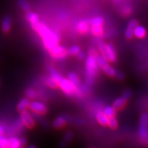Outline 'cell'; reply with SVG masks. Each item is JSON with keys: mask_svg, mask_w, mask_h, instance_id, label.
I'll list each match as a JSON object with an SVG mask.
<instances>
[{"mask_svg": "<svg viewBox=\"0 0 148 148\" xmlns=\"http://www.w3.org/2000/svg\"><path fill=\"white\" fill-rule=\"evenodd\" d=\"M36 32H38L42 37L44 45L47 49L51 50L56 46L58 45L59 42L58 36L55 32L50 30L45 24L40 23Z\"/></svg>", "mask_w": 148, "mask_h": 148, "instance_id": "6da1fadb", "label": "cell"}, {"mask_svg": "<svg viewBox=\"0 0 148 148\" xmlns=\"http://www.w3.org/2000/svg\"><path fill=\"white\" fill-rule=\"evenodd\" d=\"M99 69L95 56L89 54L85 62V79L86 84L92 85L94 82L95 74Z\"/></svg>", "mask_w": 148, "mask_h": 148, "instance_id": "7a4b0ae2", "label": "cell"}, {"mask_svg": "<svg viewBox=\"0 0 148 148\" xmlns=\"http://www.w3.org/2000/svg\"><path fill=\"white\" fill-rule=\"evenodd\" d=\"M58 86L66 95L69 96L75 95L77 96V97H82L83 94L79 87L74 86L68 79V78L66 79L62 77L58 82Z\"/></svg>", "mask_w": 148, "mask_h": 148, "instance_id": "3957f363", "label": "cell"}, {"mask_svg": "<svg viewBox=\"0 0 148 148\" xmlns=\"http://www.w3.org/2000/svg\"><path fill=\"white\" fill-rule=\"evenodd\" d=\"M98 47L101 54L106 57L108 61L111 62H115L116 52L112 44H106L103 42H99L98 43Z\"/></svg>", "mask_w": 148, "mask_h": 148, "instance_id": "277c9868", "label": "cell"}, {"mask_svg": "<svg viewBox=\"0 0 148 148\" xmlns=\"http://www.w3.org/2000/svg\"><path fill=\"white\" fill-rule=\"evenodd\" d=\"M138 134L143 139H146L148 137V115L147 114H142L140 119Z\"/></svg>", "mask_w": 148, "mask_h": 148, "instance_id": "5b68a950", "label": "cell"}, {"mask_svg": "<svg viewBox=\"0 0 148 148\" xmlns=\"http://www.w3.org/2000/svg\"><path fill=\"white\" fill-rule=\"evenodd\" d=\"M29 108L33 113L36 115L45 114L47 112V106L44 103L39 101H33L30 102Z\"/></svg>", "mask_w": 148, "mask_h": 148, "instance_id": "8992f818", "label": "cell"}, {"mask_svg": "<svg viewBox=\"0 0 148 148\" xmlns=\"http://www.w3.org/2000/svg\"><path fill=\"white\" fill-rule=\"evenodd\" d=\"M49 51L52 58L57 60H63L67 55V51L62 46L57 45Z\"/></svg>", "mask_w": 148, "mask_h": 148, "instance_id": "52a82bcc", "label": "cell"}, {"mask_svg": "<svg viewBox=\"0 0 148 148\" xmlns=\"http://www.w3.org/2000/svg\"><path fill=\"white\" fill-rule=\"evenodd\" d=\"M20 119L21 120L22 123H23V125L27 128H33L35 125V121L32 116L29 112L27 110L23 111L21 112V116H20Z\"/></svg>", "mask_w": 148, "mask_h": 148, "instance_id": "ba28073f", "label": "cell"}, {"mask_svg": "<svg viewBox=\"0 0 148 148\" xmlns=\"http://www.w3.org/2000/svg\"><path fill=\"white\" fill-rule=\"evenodd\" d=\"M25 16H26V19L27 20V21L29 22L31 26H32V29H34L35 31H36L38 27V25L40 24L38 16L35 12L28 11V12H27Z\"/></svg>", "mask_w": 148, "mask_h": 148, "instance_id": "9c48e42d", "label": "cell"}, {"mask_svg": "<svg viewBox=\"0 0 148 148\" xmlns=\"http://www.w3.org/2000/svg\"><path fill=\"white\" fill-rule=\"evenodd\" d=\"M136 25H137V21L136 20H132L131 21H130L125 33V36L127 39L132 38L133 35H134V29Z\"/></svg>", "mask_w": 148, "mask_h": 148, "instance_id": "30bf717a", "label": "cell"}, {"mask_svg": "<svg viewBox=\"0 0 148 148\" xmlns=\"http://www.w3.org/2000/svg\"><path fill=\"white\" fill-rule=\"evenodd\" d=\"M29 103H30V101H29V99L28 98H22L21 100L18 102L17 106H16V108H17V110L19 111L20 112H23V111L26 110L27 109L29 108Z\"/></svg>", "mask_w": 148, "mask_h": 148, "instance_id": "8fae6325", "label": "cell"}, {"mask_svg": "<svg viewBox=\"0 0 148 148\" xmlns=\"http://www.w3.org/2000/svg\"><path fill=\"white\" fill-rule=\"evenodd\" d=\"M11 29V19L8 16H4L1 21V29L3 32L7 33Z\"/></svg>", "mask_w": 148, "mask_h": 148, "instance_id": "7c38bea8", "label": "cell"}, {"mask_svg": "<svg viewBox=\"0 0 148 148\" xmlns=\"http://www.w3.org/2000/svg\"><path fill=\"white\" fill-rule=\"evenodd\" d=\"M96 119L98 123L102 125H108V117L103 113L102 111H98L96 114Z\"/></svg>", "mask_w": 148, "mask_h": 148, "instance_id": "4fadbf2b", "label": "cell"}, {"mask_svg": "<svg viewBox=\"0 0 148 148\" xmlns=\"http://www.w3.org/2000/svg\"><path fill=\"white\" fill-rule=\"evenodd\" d=\"M66 122V121L64 116H59L53 121V127L57 129L61 128L65 125Z\"/></svg>", "mask_w": 148, "mask_h": 148, "instance_id": "5bb4252c", "label": "cell"}, {"mask_svg": "<svg viewBox=\"0 0 148 148\" xmlns=\"http://www.w3.org/2000/svg\"><path fill=\"white\" fill-rule=\"evenodd\" d=\"M146 34V30L145 27L141 25H137L134 29V35L138 38H142L145 37Z\"/></svg>", "mask_w": 148, "mask_h": 148, "instance_id": "9a60e30c", "label": "cell"}, {"mask_svg": "<svg viewBox=\"0 0 148 148\" xmlns=\"http://www.w3.org/2000/svg\"><path fill=\"white\" fill-rule=\"evenodd\" d=\"M77 29L79 33L85 34L88 32V23L87 21L83 20V21H79L77 25Z\"/></svg>", "mask_w": 148, "mask_h": 148, "instance_id": "2e32d148", "label": "cell"}, {"mask_svg": "<svg viewBox=\"0 0 148 148\" xmlns=\"http://www.w3.org/2000/svg\"><path fill=\"white\" fill-rule=\"evenodd\" d=\"M68 79L73 84L74 86L78 87L80 84V82H79V79L77 75L74 72H71L68 75Z\"/></svg>", "mask_w": 148, "mask_h": 148, "instance_id": "e0dca14e", "label": "cell"}, {"mask_svg": "<svg viewBox=\"0 0 148 148\" xmlns=\"http://www.w3.org/2000/svg\"><path fill=\"white\" fill-rule=\"evenodd\" d=\"M9 147L11 148H18L21 147L20 139L15 136H12L8 138Z\"/></svg>", "mask_w": 148, "mask_h": 148, "instance_id": "ac0fdd59", "label": "cell"}, {"mask_svg": "<svg viewBox=\"0 0 148 148\" xmlns=\"http://www.w3.org/2000/svg\"><path fill=\"white\" fill-rule=\"evenodd\" d=\"M103 113L106 115L108 117H112V116H114L115 115L116 113V109L114 108L113 106H105L104 108H103L102 110Z\"/></svg>", "mask_w": 148, "mask_h": 148, "instance_id": "d6986e66", "label": "cell"}, {"mask_svg": "<svg viewBox=\"0 0 148 148\" xmlns=\"http://www.w3.org/2000/svg\"><path fill=\"white\" fill-rule=\"evenodd\" d=\"M95 58H96V60H97V64L99 66H100L101 68H102L103 66H106V64H108V60L106 58V57L104 56L101 54H97L95 56Z\"/></svg>", "mask_w": 148, "mask_h": 148, "instance_id": "ffe728a7", "label": "cell"}, {"mask_svg": "<svg viewBox=\"0 0 148 148\" xmlns=\"http://www.w3.org/2000/svg\"><path fill=\"white\" fill-rule=\"evenodd\" d=\"M125 102H126V101H125L122 97H118L117 99H116L114 101L113 106H113L116 110H119V109H121L125 106Z\"/></svg>", "mask_w": 148, "mask_h": 148, "instance_id": "44dd1931", "label": "cell"}, {"mask_svg": "<svg viewBox=\"0 0 148 148\" xmlns=\"http://www.w3.org/2000/svg\"><path fill=\"white\" fill-rule=\"evenodd\" d=\"M45 84L51 88H57L58 86V81H56L55 79H53L52 77L50 76V75L45 77Z\"/></svg>", "mask_w": 148, "mask_h": 148, "instance_id": "7402d4cb", "label": "cell"}, {"mask_svg": "<svg viewBox=\"0 0 148 148\" xmlns=\"http://www.w3.org/2000/svg\"><path fill=\"white\" fill-rule=\"evenodd\" d=\"M101 69L103 70V72H104L107 75H108V76L110 77H114V75H115V70H114L112 66L109 65L108 64H106V66H103V67L101 68Z\"/></svg>", "mask_w": 148, "mask_h": 148, "instance_id": "603a6c76", "label": "cell"}, {"mask_svg": "<svg viewBox=\"0 0 148 148\" xmlns=\"http://www.w3.org/2000/svg\"><path fill=\"white\" fill-rule=\"evenodd\" d=\"M25 96L26 97L28 98V99H36V98L38 97V92H37L36 90L33 88H27L26 90H25Z\"/></svg>", "mask_w": 148, "mask_h": 148, "instance_id": "cb8c5ba5", "label": "cell"}, {"mask_svg": "<svg viewBox=\"0 0 148 148\" xmlns=\"http://www.w3.org/2000/svg\"><path fill=\"white\" fill-rule=\"evenodd\" d=\"M49 75H50V76L52 77L53 79H55L56 80L58 81V82H59V80L62 78V76H61L60 74L58 72L54 69V68L51 67V66H50V67L49 68Z\"/></svg>", "mask_w": 148, "mask_h": 148, "instance_id": "d4e9b609", "label": "cell"}, {"mask_svg": "<svg viewBox=\"0 0 148 148\" xmlns=\"http://www.w3.org/2000/svg\"><path fill=\"white\" fill-rule=\"evenodd\" d=\"M18 3L20 5V7L26 12H28V11H30V5L27 2V0H18Z\"/></svg>", "mask_w": 148, "mask_h": 148, "instance_id": "484cf974", "label": "cell"}, {"mask_svg": "<svg viewBox=\"0 0 148 148\" xmlns=\"http://www.w3.org/2000/svg\"><path fill=\"white\" fill-rule=\"evenodd\" d=\"M103 29L101 25H97V26H92L91 33L95 36H99L103 34Z\"/></svg>", "mask_w": 148, "mask_h": 148, "instance_id": "4316f807", "label": "cell"}, {"mask_svg": "<svg viewBox=\"0 0 148 148\" xmlns=\"http://www.w3.org/2000/svg\"><path fill=\"white\" fill-rule=\"evenodd\" d=\"M103 23V19L101 16H96V17L92 18L90 21V24L92 26H97V25H102Z\"/></svg>", "mask_w": 148, "mask_h": 148, "instance_id": "83f0119b", "label": "cell"}, {"mask_svg": "<svg viewBox=\"0 0 148 148\" xmlns=\"http://www.w3.org/2000/svg\"><path fill=\"white\" fill-rule=\"evenodd\" d=\"M9 147L8 138L3 136V134H0V148Z\"/></svg>", "mask_w": 148, "mask_h": 148, "instance_id": "f1b7e54d", "label": "cell"}, {"mask_svg": "<svg viewBox=\"0 0 148 148\" xmlns=\"http://www.w3.org/2000/svg\"><path fill=\"white\" fill-rule=\"evenodd\" d=\"M80 51L78 46L77 45H73L69 48L67 50V54L71 55V56H75L77 55V53Z\"/></svg>", "mask_w": 148, "mask_h": 148, "instance_id": "f546056e", "label": "cell"}, {"mask_svg": "<svg viewBox=\"0 0 148 148\" xmlns=\"http://www.w3.org/2000/svg\"><path fill=\"white\" fill-rule=\"evenodd\" d=\"M108 126L112 129H115L117 127V121L116 119L114 116L108 118Z\"/></svg>", "mask_w": 148, "mask_h": 148, "instance_id": "4dcf8cb0", "label": "cell"}, {"mask_svg": "<svg viewBox=\"0 0 148 148\" xmlns=\"http://www.w3.org/2000/svg\"><path fill=\"white\" fill-rule=\"evenodd\" d=\"M71 137H72V134L71 132H67L66 134L64 135V138H63V140H62V143H69V142L70 141V140L71 139Z\"/></svg>", "mask_w": 148, "mask_h": 148, "instance_id": "1f68e13d", "label": "cell"}, {"mask_svg": "<svg viewBox=\"0 0 148 148\" xmlns=\"http://www.w3.org/2000/svg\"><path fill=\"white\" fill-rule=\"evenodd\" d=\"M131 95H132V92H131L130 90H126L124 92H123V95H122V97H123V99L127 101L130 98Z\"/></svg>", "mask_w": 148, "mask_h": 148, "instance_id": "d6a6232c", "label": "cell"}, {"mask_svg": "<svg viewBox=\"0 0 148 148\" xmlns=\"http://www.w3.org/2000/svg\"><path fill=\"white\" fill-rule=\"evenodd\" d=\"M131 12V8L128 5H125V6L123 7L122 8V13H123L124 15H127Z\"/></svg>", "mask_w": 148, "mask_h": 148, "instance_id": "836d02e7", "label": "cell"}, {"mask_svg": "<svg viewBox=\"0 0 148 148\" xmlns=\"http://www.w3.org/2000/svg\"><path fill=\"white\" fill-rule=\"evenodd\" d=\"M114 76L119 79H122L124 78V75H123V73L121 71H116Z\"/></svg>", "mask_w": 148, "mask_h": 148, "instance_id": "e575fe53", "label": "cell"}, {"mask_svg": "<svg viewBox=\"0 0 148 148\" xmlns=\"http://www.w3.org/2000/svg\"><path fill=\"white\" fill-rule=\"evenodd\" d=\"M85 53L84 52H83L82 51H79L78 53H77V58H78L79 59H80V60H83L85 58Z\"/></svg>", "mask_w": 148, "mask_h": 148, "instance_id": "d590c367", "label": "cell"}, {"mask_svg": "<svg viewBox=\"0 0 148 148\" xmlns=\"http://www.w3.org/2000/svg\"><path fill=\"white\" fill-rule=\"evenodd\" d=\"M20 143H21V147H24V146L26 145L27 140L25 138H22L20 139Z\"/></svg>", "mask_w": 148, "mask_h": 148, "instance_id": "8d00e7d4", "label": "cell"}, {"mask_svg": "<svg viewBox=\"0 0 148 148\" xmlns=\"http://www.w3.org/2000/svg\"><path fill=\"white\" fill-rule=\"evenodd\" d=\"M4 133V127L0 123V134H3Z\"/></svg>", "mask_w": 148, "mask_h": 148, "instance_id": "74e56055", "label": "cell"}, {"mask_svg": "<svg viewBox=\"0 0 148 148\" xmlns=\"http://www.w3.org/2000/svg\"><path fill=\"white\" fill-rule=\"evenodd\" d=\"M29 147H36L34 145H30Z\"/></svg>", "mask_w": 148, "mask_h": 148, "instance_id": "f35d334b", "label": "cell"}, {"mask_svg": "<svg viewBox=\"0 0 148 148\" xmlns=\"http://www.w3.org/2000/svg\"><path fill=\"white\" fill-rule=\"evenodd\" d=\"M115 1H119V0H115Z\"/></svg>", "mask_w": 148, "mask_h": 148, "instance_id": "ab89813d", "label": "cell"}]
</instances>
